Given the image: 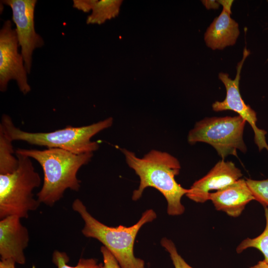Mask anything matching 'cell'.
<instances>
[{
    "label": "cell",
    "instance_id": "15",
    "mask_svg": "<svg viewBox=\"0 0 268 268\" xmlns=\"http://www.w3.org/2000/svg\"><path fill=\"white\" fill-rule=\"evenodd\" d=\"M265 215L266 222L263 232L255 238L243 240L237 247L236 252L239 254L248 248H256L263 254L264 260L268 263V207H265Z\"/></svg>",
    "mask_w": 268,
    "mask_h": 268
},
{
    "label": "cell",
    "instance_id": "22",
    "mask_svg": "<svg viewBox=\"0 0 268 268\" xmlns=\"http://www.w3.org/2000/svg\"><path fill=\"white\" fill-rule=\"evenodd\" d=\"M16 263L11 260L1 261L0 262V268H15Z\"/></svg>",
    "mask_w": 268,
    "mask_h": 268
},
{
    "label": "cell",
    "instance_id": "7",
    "mask_svg": "<svg viewBox=\"0 0 268 268\" xmlns=\"http://www.w3.org/2000/svg\"><path fill=\"white\" fill-rule=\"evenodd\" d=\"M16 31L9 20L5 21L0 30V90L5 92L9 80L16 81L20 91L26 95L31 91Z\"/></svg>",
    "mask_w": 268,
    "mask_h": 268
},
{
    "label": "cell",
    "instance_id": "21",
    "mask_svg": "<svg viewBox=\"0 0 268 268\" xmlns=\"http://www.w3.org/2000/svg\"><path fill=\"white\" fill-rule=\"evenodd\" d=\"M202 2L207 9L214 8L217 9L219 7V2L214 0H202Z\"/></svg>",
    "mask_w": 268,
    "mask_h": 268
},
{
    "label": "cell",
    "instance_id": "14",
    "mask_svg": "<svg viewBox=\"0 0 268 268\" xmlns=\"http://www.w3.org/2000/svg\"><path fill=\"white\" fill-rule=\"evenodd\" d=\"M12 141L0 127V174L11 173L18 167V160L13 155Z\"/></svg>",
    "mask_w": 268,
    "mask_h": 268
},
{
    "label": "cell",
    "instance_id": "19",
    "mask_svg": "<svg viewBox=\"0 0 268 268\" xmlns=\"http://www.w3.org/2000/svg\"><path fill=\"white\" fill-rule=\"evenodd\" d=\"M100 251L103 260L101 268H121L114 257L105 247L102 246Z\"/></svg>",
    "mask_w": 268,
    "mask_h": 268
},
{
    "label": "cell",
    "instance_id": "16",
    "mask_svg": "<svg viewBox=\"0 0 268 268\" xmlns=\"http://www.w3.org/2000/svg\"><path fill=\"white\" fill-rule=\"evenodd\" d=\"M69 260L65 252L56 250L53 254L52 262L57 268H101L102 264L94 258H80L75 266L71 267L67 264Z\"/></svg>",
    "mask_w": 268,
    "mask_h": 268
},
{
    "label": "cell",
    "instance_id": "20",
    "mask_svg": "<svg viewBox=\"0 0 268 268\" xmlns=\"http://www.w3.org/2000/svg\"><path fill=\"white\" fill-rule=\"evenodd\" d=\"M97 0H73V7L84 12L92 10Z\"/></svg>",
    "mask_w": 268,
    "mask_h": 268
},
{
    "label": "cell",
    "instance_id": "18",
    "mask_svg": "<svg viewBox=\"0 0 268 268\" xmlns=\"http://www.w3.org/2000/svg\"><path fill=\"white\" fill-rule=\"evenodd\" d=\"M160 243L169 254L175 268H193L179 255L174 243L171 240L164 237L161 239Z\"/></svg>",
    "mask_w": 268,
    "mask_h": 268
},
{
    "label": "cell",
    "instance_id": "9",
    "mask_svg": "<svg viewBox=\"0 0 268 268\" xmlns=\"http://www.w3.org/2000/svg\"><path fill=\"white\" fill-rule=\"evenodd\" d=\"M241 171L231 161L222 160L202 178L195 181L186 196L192 201L204 203L208 201L210 192L218 191L241 179Z\"/></svg>",
    "mask_w": 268,
    "mask_h": 268
},
{
    "label": "cell",
    "instance_id": "3",
    "mask_svg": "<svg viewBox=\"0 0 268 268\" xmlns=\"http://www.w3.org/2000/svg\"><path fill=\"white\" fill-rule=\"evenodd\" d=\"M72 208L84 221V227L81 230L82 234L87 238L96 239L100 242L113 255L121 268H145L144 261L134 255V244L141 227L157 217L153 209L145 210L139 220L131 226L120 225L111 227L94 218L78 199L73 201Z\"/></svg>",
    "mask_w": 268,
    "mask_h": 268
},
{
    "label": "cell",
    "instance_id": "17",
    "mask_svg": "<svg viewBox=\"0 0 268 268\" xmlns=\"http://www.w3.org/2000/svg\"><path fill=\"white\" fill-rule=\"evenodd\" d=\"M246 181L255 200L265 207H268V179L262 180L246 179Z\"/></svg>",
    "mask_w": 268,
    "mask_h": 268
},
{
    "label": "cell",
    "instance_id": "4",
    "mask_svg": "<svg viewBox=\"0 0 268 268\" xmlns=\"http://www.w3.org/2000/svg\"><path fill=\"white\" fill-rule=\"evenodd\" d=\"M112 117L90 125L74 127L68 126L62 129L49 133H30L16 127L10 116L3 114L0 127L12 140H22L29 144L49 148L64 149L75 154L93 152L99 144L92 141V136L110 127Z\"/></svg>",
    "mask_w": 268,
    "mask_h": 268
},
{
    "label": "cell",
    "instance_id": "1",
    "mask_svg": "<svg viewBox=\"0 0 268 268\" xmlns=\"http://www.w3.org/2000/svg\"><path fill=\"white\" fill-rule=\"evenodd\" d=\"M121 151L127 164L140 179L138 188L133 192L132 200H139L145 189L152 187L166 199L167 212L169 215L182 214L185 207L181 199L188 192V189L182 187L175 180L181 169L179 160L166 152L155 149L151 150L141 158L127 149H121Z\"/></svg>",
    "mask_w": 268,
    "mask_h": 268
},
{
    "label": "cell",
    "instance_id": "8",
    "mask_svg": "<svg viewBox=\"0 0 268 268\" xmlns=\"http://www.w3.org/2000/svg\"><path fill=\"white\" fill-rule=\"evenodd\" d=\"M1 3L9 6L12 19L16 25L19 45L21 47L24 66L28 74L31 72L33 51L44 45L42 37L35 31L34 11L36 0H3Z\"/></svg>",
    "mask_w": 268,
    "mask_h": 268
},
{
    "label": "cell",
    "instance_id": "12",
    "mask_svg": "<svg viewBox=\"0 0 268 268\" xmlns=\"http://www.w3.org/2000/svg\"><path fill=\"white\" fill-rule=\"evenodd\" d=\"M208 200L212 201L217 210L237 217L241 214L246 205L255 200V198L246 180L241 178L222 189L210 193Z\"/></svg>",
    "mask_w": 268,
    "mask_h": 268
},
{
    "label": "cell",
    "instance_id": "10",
    "mask_svg": "<svg viewBox=\"0 0 268 268\" xmlns=\"http://www.w3.org/2000/svg\"><path fill=\"white\" fill-rule=\"evenodd\" d=\"M20 218L12 215L0 221V256L1 261L11 260L23 265L26 262L24 250L28 246V229L20 222Z\"/></svg>",
    "mask_w": 268,
    "mask_h": 268
},
{
    "label": "cell",
    "instance_id": "23",
    "mask_svg": "<svg viewBox=\"0 0 268 268\" xmlns=\"http://www.w3.org/2000/svg\"><path fill=\"white\" fill-rule=\"evenodd\" d=\"M250 268H268V263H266L264 260L261 261Z\"/></svg>",
    "mask_w": 268,
    "mask_h": 268
},
{
    "label": "cell",
    "instance_id": "6",
    "mask_svg": "<svg viewBox=\"0 0 268 268\" xmlns=\"http://www.w3.org/2000/svg\"><path fill=\"white\" fill-rule=\"evenodd\" d=\"M246 121L240 116L205 118L198 122L188 136L189 143H207L224 160L229 155L237 157V150L247 151L243 140Z\"/></svg>",
    "mask_w": 268,
    "mask_h": 268
},
{
    "label": "cell",
    "instance_id": "13",
    "mask_svg": "<svg viewBox=\"0 0 268 268\" xmlns=\"http://www.w3.org/2000/svg\"><path fill=\"white\" fill-rule=\"evenodd\" d=\"M121 0H97L91 14L86 19L87 24H101L106 20L116 17L120 11Z\"/></svg>",
    "mask_w": 268,
    "mask_h": 268
},
{
    "label": "cell",
    "instance_id": "2",
    "mask_svg": "<svg viewBox=\"0 0 268 268\" xmlns=\"http://www.w3.org/2000/svg\"><path fill=\"white\" fill-rule=\"evenodd\" d=\"M18 153L36 160L44 172V182L37 193V200L49 206H53L63 197L68 189L77 192L80 181L77 177L79 169L91 159L93 152L75 154L56 148L45 150L18 148Z\"/></svg>",
    "mask_w": 268,
    "mask_h": 268
},
{
    "label": "cell",
    "instance_id": "5",
    "mask_svg": "<svg viewBox=\"0 0 268 268\" xmlns=\"http://www.w3.org/2000/svg\"><path fill=\"white\" fill-rule=\"evenodd\" d=\"M18 167L13 172L0 174V218L16 216L27 218L40 202L33 197V190L41 184V178L30 158L15 153Z\"/></svg>",
    "mask_w": 268,
    "mask_h": 268
},
{
    "label": "cell",
    "instance_id": "11",
    "mask_svg": "<svg viewBox=\"0 0 268 268\" xmlns=\"http://www.w3.org/2000/svg\"><path fill=\"white\" fill-rule=\"evenodd\" d=\"M223 5L220 15L214 18L204 34L207 47L213 50H223L234 45L240 34L238 24L230 17L233 0H217Z\"/></svg>",
    "mask_w": 268,
    "mask_h": 268
}]
</instances>
